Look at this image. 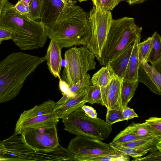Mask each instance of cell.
Masks as SVG:
<instances>
[{"instance_id":"6da1fadb","label":"cell","mask_w":161,"mask_h":161,"mask_svg":"<svg viewBox=\"0 0 161 161\" xmlns=\"http://www.w3.org/2000/svg\"><path fill=\"white\" fill-rule=\"evenodd\" d=\"M76 3L73 0L64 4L55 20L46 27L47 37L56 42L62 49L74 45L86 46L91 37L88 16Z\"/></svg>"},{"instance_id":"7a4b0ae2","label":"cell","mask_w":161,"mask_h":161,"mask_svg":"<svg viewBox=\"0 0 161 161\" xmlns=\"http://www.w3.org/2000/svg\"><path fill=\"white\" fill-rule=\"evenodd\" d=\"M22 52L11 53L0 61V103L9 101L19 94L28 76L46 60Z\"/></svg>"},{"instance_id":"3957f363","label":"cell","mask_w":161,"mask_h":161,"mask_svg":"<svg viewBox=\"0 0 161 161\" xmlns=\"http://www.w3.org/2000/svg\"><path fill=\"white\" fill-rule=\"evenodd\" d=\"M0 26L11 31L12 39L22 50L41 48L47 39L46 26L42 23L19 13L8 1L0 18Z\"/></svg>"},{"instance_id":"277c9868","label":"cell","mask_w":161,"mask_h":161,"mask_svg":"<svg viewBox=\"0 0 161 161\" xmlns=\"http://www.w3.org/2000/svg\"><path fill=\"white\" fill-rule=\"evenodd\" d=\"M142 27L138 26L133 18L124 17L113 19L101 57L100 64L106 66L131 43L141 37Z\"/></svg>"},{"instance_id":"5b68a950","label":"cell","mask_w":161,"mask_h":161,"mask_svg":"<svg viewBox=\"0 0 161 161\" xmlns=\"http://www.w3.org/2000/svg\"><path fill=\"white\" fill-rule=\"evenodd\" d=\"M62 119L64 130L76 135L103 141L108 137L112 131V125L97 117H89L81 108Z\"/></svg>"},{"instance_id":"8992f818","label":"cell","mask_w":161,"mask_h":161,"mask_svg":"<svg viewBox=\"0 0 161 161\" xmlns=\"http://www.w3.org/2000/svg\"><path fill=\"white\" fill-rule=\"evenodd\" d=\"M95 55L86 47H74L65 52V64L61 79L71 86L95 68Z\"/></svg>"},{"instance_id":"52a82bcc","label":"cell","mask_w":161,"mask_h":161,"mask_svg":"<svg viewBox=\"0 0 161 161\" xmlns=\"http://www.w3.org/2000/svg\"><path fill=\"white\" fill-rule=\"evenodd\" d=\"M91 30V38L86 47L100 58L113 20L111 11H104L93 6L88 16Z\"/></svg>"},{"instance_id":"ba28073f","label":"cell","mask_w":161,"mask_h":161,"mask_svg":"<svg viewBox=\"0 0 161 161\" xmlns=\"http://www.w3.org/2000/svg\"><path fill=\"white\" fill-rule=\"evenodd\" d=\"M20 134L24 144L36 151L51 150L60 145L56 125L26 128Z\"/></svg>"},{"instance_id":"9c48e42d","label":"cell","mask_w":161,"mask_h":161,"mask_svg":"<svg viewBox=\"0 0 161 161\" xmlns=\"http://www.w3.org/2000/svg\"><path fill=\"white\" fill-rule=\"evenodd\" d=\"M38 152L26 146L20 136L14 134L0 141V161H37Z\"/></svg>"},{"instance_id":"30bf717a","label":"cell","mask_w":161,"mask_h":161,"mask_svg":"<svg viewBox=\"0 0 161 161\" xmlns=\"http://www.w3.org/2000/svg\"><path fill=\"white\" fill-rule=\"evenodd\" d=\"M67 148L75 156V157L110 155L119 153L112 147L110 144L104 143L97 139L80 135H77L73 138Z\"/></svg>"},{"instance_id":"8fae6325","label":"cell","mask_w":161,"mask_h":161,"mask_svg":"<svg viewBox=\"0 0 161 161\" xmlns=\"http://www.w3.org/2000/svg\"><path fill=\"white\" fill-rule=\"evenodd\" d=\"M111 79L105 87H101L103 106L108 110L113 109L123 111L121 99V90L123 78H120L111 74Z\"/></svg>"},{"instance_id":"7c38bea8","label":"cell","mask_w":161,"mask_h":161,"mask_svg":"<svg viewBox=\"0 0 161 161\" xmlns=\"http://www.w3.org/2000/svg\"><path fill=\"white\" fill-rule=\"evenodd\" d=\"M137 81L144 84L152 92L157 95L161 94V73L147 61L140 62Z\"/></svg>"},{"instance_id":"4fadbf2b","label":"cell","mask_w":161,"mask_h":161,"mask_svg":"<svg viewBox=\"0 0 161 161\" xmlns=\"http://www.w3.org/2000/svg\"><path fill=\"white\" fill-rule=\"evenodd\" d=\"M59 119L55 112L24 119H18L14 134L15 135L20 134L24 129L27 128L49 127L56 125Z\"/></svg>"},{"instance_id":"5bb4252c","label":"cell","mask_w":161,"mask_h":161,"mask_svg":"<svg viewBox=\"0 0 161 161\" xmlns=\"http://www.w3.org/2000/svg\"><path fill=\"white\" fill-rule=\"evenodd\" d=\"M86 91H83L74 97H69L62 103L55 106V112L58 118H65L87 103Z\"/></svg>"},{"instance_id":"9a60e30c","label":"cell","mask_w":161,"mask_h":161,"mask_svg":"<svg viewBox=\"0 0 161 161\" xmlns=\"http://www.w3.org/2000/svg\"><path fill=\"white\" fill-rule=\"evenodd\" d=\"M135 42L131 43L117 57L107 63L106 66L108 68L110 74L124 79Z\"/></svg>"},{"instance_id":"2e32d148","label":"cell","mask_w":161,"mask_h":161,"mask_svg":"<svg viewBox=\"0 0 161 161\" xmlns=\"http://www.w3.org/2000/svg\"><path fill=\"white\" fill-rule=\"evenodd\" d=\"M61 50L62 48L56 42L51 40L45 55L50 72L55 78L59 79L61 78Z\"/></svg>"},{"instance_id":"e0dca14e","label":"cell","mask_w":161,"mask_h":161,"mask_svg":"<svg viewBox=\"0 0 161 161\" xmlns=\"http://www.w3.org/2000/svg\"><path fill=\"white\" fill-rule=\"evenodd\" d=\"M64 3L61 0H43L40 21L47 27L56 19Z\"/></svg>"},{"instance_id":"ac0fdd59","label":"cell","mask_w":161,"mask_h":161,"mask_svg":"<svg viewBox=\"0 0 161 161\" xmlns=\"http://www.w3.org/2000/svg\"><path fill=\"white\" fill-rule=\"evenodd\" d=\"M141 38L138 37L135 41L123 80L132 82L137 81L138 71L140 64L138 57V44L140 41Z\"/></svg>"},{"instance_id":"d6986e66","label":"cell","mask_w":161,"mask_h":161,"mask_svg":"<svg viewBox=\"0 0 161 161\" xmlns=\"http://www.w3.org/2000/svg\"><path fill=\"white\" fill-rule=\"evenodd\" d=\"M55 103L54 101L48 100L29 110L24 111L21 114L18 119H24L55 112Z\"/></svg>"},{"instance_id":"ffe728a7","label":"cell","mask_w":161,"mask_h":161,"mask_svg":"<svg viewBox=\"0 0 161 161\" xmlns=\"http://www.w3.org/2000/svg\"><path fill=\"white\" fill-rule=\"evenodd\" d=\"M110 146L119 153L135 158L141 157L149 152L158 150L156 146L144 148H136L125 146L119 144L111 142Z\"/></svg>"},{"instance_id":"44dd1931","label":"cell","mask_w":161,"mask_h":161,"mask_svg":"<svg viewBox=\"0 0 161 161\" xmlns=\"http://www.w3.org/2000/svg\"><path fill=\"white\" fill-rule=\"evenodd\" d=\"M139 82H132L123 80L121 90L122 104L124 109L133 97Z\"/></svg>"},{"instance_id":"7402d4cb","label":"cell","mask_w":161,"mask_h":161,"mask_svg":"<svg viewBox=\"0 0 161 161\" xmlns=\"http://www.w3.org/2000/svg\"><path fill=\"white\" fill-rule=\"evenodd\" d=\"M77 161H128L129 157L119 153L110 155H100L75 157Z\"/></svg>"},{"instance_id":"603a6c76","label":"cell","mask_w":161,"mask_h":161,"mask_svg":"<svg viewBox=\"0 0 161 161\" xmlns=\"http://www.w3.org/2000/svg\"><path fill=\"white\" fill-rule=\"evenodd\" d=\"M160 141H161V135L153 136H146L134 141L120 144L132 148H144L156 145Z\"/></svg>"},{"instance_id":"cb8c5ba5","label":"cell","mask_w":161,"mask_h":161,"mask_svg":"<svg viewBox=\"0 0 161 161\" xmlns=\"http://www.w3.org/2000/svg\"><path fill=\"white\" fill-rule=\"evenodd\" d=\"M111 79L110 71L106 66L102 67L93 75L91 82L93 85L99 86L101 88L106 86Z\"/></svg>"},{"instance_id":"d4e9b609","label":"cell","mask_w":161,"mask_h":161,"mask_svg":"<svg viewBox=\"0 0 161 161\" xmlns=\"http://www.w3.org/2000/svg\"><path fill=\"white\" fill-rule=\"evenodd\" d=\"M152 36L153 38V46L147 62L153 65L161 61V38L157 31H155Z\"/></svg>"},{"instance_id":"484cf974","label":"cell","mask_w":161,"mask_h":161,"mask_svg":"<svg viewBox=\"0 0 161 161\" xmlns=\"http://www.w3.org/2000/svg\"><path fill=\"white\" fill-rule=\"evenodd\" d=\"M146 137L135 134L127 126L116 135L112 142L122 144L134 141Z\"/></svg>"},{"instance_id":"4316f807","label":"cell","mask_w":161,"mask_h":161,"mask_svg":"<svg viewBox=\"0 0 161 161\" xmlns=\"http://www.w3.org/2000/svg\"><path fill=\"white\" fill-rule=\"evenodd\" d=\"M91 86L90 76L87 74L82 79L71 86L66 94L69 97H74L83 91L87 90Z\"/></svg>"},{"instance_id":"83f0119b","label":"cell","mask_w":161,"mask_h":161,"mask_svg":"<svg viewBox=\"0 0 161 161\" xmlns=\"http://www.w3.org/2000/svg\"><path fill=\"white\" fill-rule=\"evenodd\" d=\"M153 44V38L147 37L142 42L138 44V57L140 62L147 61L152 50Z\"/></svg>"},{"instance_id":"f1b7e54d","label":"cell","mask_w":161,"mask_h":161,"mask_svg":"<svg viewBox=\"0 0 161 161\" xmlns=\"http://www.w3.org/2000/svg\"><path fill=\"white\" fill-rule=\"evenodd\" d=\"M87 103L93 104L97 103L103 106L101 92V87L99 86H91L86 91Z\"/></svg>"},{"instance_id":"f546056e","label":"cell","mask_w":161,"mask_h":161,"mask_svg":"<svg viewBox=\"0 0 161 161\" xmlns=\"http://www.w3.org/2000/svg\"><path fill=\"white\" fill-rule=\"evenodd\" d=\"M43 0H31L29 4V12L26 15L35 20L40 19Z\"/></svg>"},{"instance_id":"4dcf8cb0","label":"cell","mask_w":161,"mask_h":161,"mask_svg":"<svg viewBox=\"0 0 161 161\" xmlns=\"http://www.w3.org/2000/svg\"><path fill=\"white\" fill-rule=\"evenodd\" d=\"M128 127L133 133L139 136H156L149 128L145 122L142 123H133Z\"/></svg>"},{"instance_id":"1f68e13d","label":"cell","mask_w":161,"mask_h":161,"mask_svg":"<svg viewBox=\"0 0 161 161\" xmlns=\"http://www.w3.org/2000/svg\"><path fill=\"white\" fill-rule=\"evenodd\" d=\"M145 122L149 128L155 135H161V118L151 117L146 119Z\"/></svg>"},{"instance_id":"d6a6232c","label":"cell","mask_w":161,"mask_h":161,"mask_svg":"<svg viewBox=\"0 0 161 161\" xmlns=\"http://www.w3.org/2000/svg\"><path fill=\"white\" fill-rule=\"evenodd\" d=\"M122 111L113 109L108 110L106 115V122L110 125L124 121Z\"/></svg>"},{"instance_id":"836d02e7","label":"cell","mask_w":161,"mask_h":161,"mask_svg":"<svg viewBox=\"0 0 161 161\" xmlns=\"http://www.w3.org/2000/svg\"><path fill=\"white\" fill-rule=\"evenodd\" d=\"M125 0H100L101 9L104 11H111L120 2Z\"/></svg>"},{"instance_id":"e575fe53","label":"cell","mask_w":161,"mask_h":161,"mask_svg":"<svg viewBox=\"0 0 161 161\" xmlns=\"http://www.w3.org/2000/svg\"><path fill=\"white\" fill-rule=\"evenodd\" d=\"M148 155L143 157L134 158L133 161H161V152L158 150L150 152Z\"/></svg>"},{"instance_id":"d590c367","label":"cell","mask_w":161,"mask_h":161,"mask_svg":"<svg viewBox=\"0 0 161 161\" xmlns=\"http://www.w3.org/2000/svg\"><path fill=\"white\" fill-rule=\"evenodd\" d=\"M15 10L19 13L27 15L29 12V4L22 0H19L14 5Z\"/></svg>"},{"instance_id":"8d00e7d4","label":"cell","mask_w":161,"mask_h":161,"mask_svg":"<svg viewBox=\"0 0 161 161\" xmlns=\"http://www.w3.org/2000/svg\"><path fill=\"white\" fill-rule=\"evenodd\" d=\"M12 37L11 31L0 26V44L2 41L12 39Z\"/></svg>"},{"instance_id":"74e56055","label":"cell","mask_w":161,"mask_h":161,"mask_svg":"<svg viewBox=\"0 0 161 161\" xmlns=\"http://www.w3.org/2000/svg\"><path fill=\"white\" fill-rule=\"evenodd\" d=\"M124 120L133 119L138 117V115L133 109L127 106L123 109L122 112Z\"/></svg>"},{"instance_id":"f35d334b","label":"cell","mask_w":161,"mask_h":161,"mask_svg":"<svg viewBox=\"0 0 161 161\" xmlns=\"http://www.w3.org/2000/svg\"><path fill=\"white\" fill-rule=\"evenodd\" d=\"M81 108L85 113L89 117L93 118H97V113L93 107L84 104Z\"/></svg>"},{"instance_id":"ab89813d","label":"cell","mask_w":161,"mask_h":161,"mask_svg":"<svg viewBox=\"0 0 161 161\" xmlns=\"http://www.w3.org/2000/svg\"><path fill=\"white\" fill-rule=\"evenodd\" d=\"M70 86L61 78L59 79V87L61 92L63 94H66L69 91Z\"/></svg>"},{"instance_id":"60d3db41","label":"cell","mask_w":161,"mask_h":161,"mask_svg":"<svg viewBox=\"0 0 161 161\" xmlns=\"http://www.w3.org/2000/svg\"><path fill=\"white\" fill-rule=\"evenodd\" d=\"M130 5L142 3L147 0H125Z\"/></svg>"},{"instance_id":"b9f144b4","label":"cell","mask_w":161,"mask_h":161,"mask_svg":"<svg viewBox=\"0 0 161 161\" xmlns=\"http://www.w3.org/2000/svg\"><path fill=\"white\" fill-rule=\"evenodd\" d=\"M8 0H0V18Z\"/></svg>"},{"instance_id":"7bdbcfd3","label":"cell","mask_w":161,"mask_h":161,"mask_svg":"<svg viewBox=\"0 0 161 161\" xmlns=\"http://www.w3.org/2000/svg\"><path fill=\"white\" fill-rule=\"evenodd\" d=\"M93 3L94 6L97 8L101 9L100 0H91Z\"/></svg>"},{"instance_id":"ee69618b","label":"cell","mask_w":161,"mask_h":161,"mask_svg":"<svg viewBox=\"0 0 161 161\" xmlns=\"http://www.w3.org/2000/svg\"><path fill=\"white\" fill-rule=\"evenodd\" d=\"M156 146L158 150L161 152V141L158 143L156 144Z\"/></svg>"},{"instance_id":"f6af8a7d","label":"cell","mask_w":161,"mask_h":161,"mask_svg":"<svg viewBox=\"0 0 161 161\" xmlns=\"http://www.w3.org/2000/svg\"><path fill=\"white\" fill-rule=\"evenodd\" d=\"M62 2L64 3H69L71 2L72 0H61Z\"/></svg>"},{"instance_id":"bcb514c9","label":"cell","mask_w":161,"mask_h":161,"mask_svg":"<svg viewBox=\"0 0 161 161\" xmlns=\"http://www.w3.org/2000/svg\"><path fill=\"white\" fill-rule=\"evenodd\" d=\"M24 2H25L26 3L29 4L31 2V0H22Z\"/></svg>"},{"instance_id":"7dc6e473","label":"cell","mask_w":161,"mask_h":161,"mask_svg":"<svg viewBox=\"0 0 161 161\" xmlns=\"http://www.w3.org/2000/svg\"><path fill=\"white\" fill-rule=\"evenodd\" d=\"M79 2H81L83 1H86L87 0H78Z\"/></svg>"},{"instance_id":"c3c4849f","label":"cell","mask_w":161,"mask_h":161,"mask_svg":"<svg viewBox=\"0 0 161 161\" xmlns=\"http://www.w3.org/2000/svg\"></svg>"}]
</instances>
